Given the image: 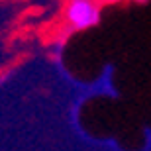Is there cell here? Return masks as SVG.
I'll return each mask as SVG.
<instances>
[{
	"label": "cell",
	"mask_w": 151,
	"mask_h": 151,
	"mask_svg": "<svg viewBox=\"0 0 151 151\" xmlns=\"http://www.w3.org/2000/svg\"><path fill=\"white\" fill-rule=\"evenodd\" d=\"M65 18L75 29H88L98 24L100 8L92 0H71L65 10Z\"/></svg>",
	"instance_id": "obj_1"
},
{
	"label": "cell",
	"mask_w": 151,
	"mask_h": 151,
	"mask_svg": "<svg viewBox=\"0 0 151 151\" xmlns=\"http://www.w3.org/2000/svg\"><path fill=\"white\" fill-rule=\"evenodd\" d=\"M108 4H114V2H120V0H106Z\"/></svg>",
	"instance_id": "obj_2"
},
{
	"label": "cell",
	"mask_w": 151,
	"mask_h": 151,
	"mask_svg": "<svg viewBox=\"0 0 151 151\" xmlns=\"http://www.w3.org/2000/svg\"><path fill=\"white\" fill-rule=\"evenodd\" d=\"M135 2H145V0H135Z\"/></svg>",
	"instance_id": "obj_3"
}]
</instances>
